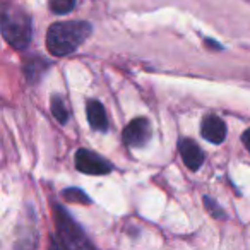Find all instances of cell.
Wrapping results in <instances>:
<instances>
[{"instance_id": "cell-10", "label": "cell", "mask_w": 250, "mask_h": 250, "mask_svg": "<svg viewBox=\"0 0 250 250\" xmlns=\"http://www.w3.org/2000/svg\"><path fill=\"white\" fill-rule=\"evenodd\" d=\"M52 113L57 118L59 124H67L69 120V110H67L65 103L60 96H52Z\"/></svg>"}, {"instance_id": "cell-12", "label": "cell", "mask_w": 250, "mask_h": 250, "mask_svg": "<svg viewBox=\"0 0 250 250\" xmlns=\"http://www.w3.org/2000/svg\"><path fill=\"white\" fill-rule=\"evenodd\" d=\"M63 197L70 202H83V204H89L91 202L89 197L83 190H79V188H69V190L63 192Z\"/></svg>"}, {"instance_id": "cell-13", "label": "cell", "mask_w": 250, "mask_h": 250, "mask_svg": "<svg viewBox=\"0 0 250 250\" xmlns=\"http://www.w3.org/2000/svg\"><path fill=\"white\" fill-rule=\"evenodd\" d=\"M204 202H206V206H208V208H209V211H211L212 214L216 216V218H223V216H225L221 211H219V206H216L214 202H212L209 197H204Z\"/></svg>"}, {"instance_id": "cell-5", "label": "cell", "mask_w": 250, "mask_h": 250, "mask_svg": "<svg viewBox=\"0 0 250 250\" xmlns=\"http://www.w3.org/2000/svg\"><path fill=\"white\" fill-rule=\"evenodd\" d=\"M124 143L130 147H143L151 137V125L146 118H134L124 129Z\"/></svg>"}, {"instance_id": "cell-1", "label": "cell", "mask_w": 250, "mask_h": 250, "mask_svg": "<svg viewBox=\"0 0 250 250\" xmlns=\"http://www.w3.org/2000/svg\"><path fill=\"white\" fill-rule=\"evenodd\" d=\"M91 31L93 26L86 21L55 22L46 33V48L55 57L70 55L89 38Z\"/></svg>"}, {"instance_id": "cell-14", "label": "cell", "mask_w": 250, "mask_h": 250, "mask_svg": "<svg viewBox=\"0 0 250 250\" xmlns=\"http://www.w3.org/2000/svg\"><path fill=\"white\" fill-rule=\"evenodd\" d=\"M242 141H243V146H245V147H247V151H249V153H250V129L243 132Z\"/></svg>"}, {"instance_id": "cell-2", "label": "cell", "mask_w": 250, "mask_h": 250, "mask_svg": "<svg viewBox=\"0 0 250 250\" xmlns=\"http://www.w3.org/2000/svg\"><path fill=\"white\" fill-rule=\"evenodd\" d=\"M0 31L16 50L26 48L31 42V18L18 5H4L0 9Z\"/></svg>"}, {"instance_id": "cell-6", "label": "cell", "mask_w": 250, "mask_h": 250, "mask_svg": "<svg viewBox=\"0 0 250 250\" xmlns=\"http://www.w3.org/2000/svg\"><path fill=\"white\" fill-rule=\"evenodd\" d=\"M201 134L212 144H221L226 137V124L216 115H208L201 124Z\"/></svg>"}, {"instance_id": "cell-4", "label": "cell", "mask_w": 250, "mask_h": 250, "mask_svg": "<svg viewBox=\"0 0 250 250\" xmlns=\"http://www.w3.org/2000/svg\"><path fill=\"white\" fill-rule=\"evenodd\" d=\"M76 168L86 175H106L111 171V165L106 160L87 149H77Z\"/></svg>"}, {"instance_id": "cell-11", "label": "cell", "mask_w": 250, "mask_h": 250, "mask_svg": "<svg viewBox=\"0 0 250 250\" xmlns=\"http://www.w3.org/2000/svg\"><path fill=\"white\" fill-rule=\"evenodd\" d=\"M77 0H50V9L55 14L62 16V14H69L74 7H76Z\"/></svg>"}, {"instance_id": "cell-7", "label": "cell", "mask_w": 250, "mask_h": 250, "mask_svg": "<svg viewBox=\"0 0 250 250\" xmlns=\"http://www.w3.org/2000/svg\"><path fill=\"white\" fill-rule=\"evenodd\" d=\"M178 151H180L185 167L190 168V170H199L201 165L204 163V153L192 139H180Z\"/></svg>"}, {"instance_id": "cell-3", "label": "cell", "mask_w": 250, "mask_h": 250, "mask_svg": "<svg viewBox=\"0 0 250 250\" xmlns=\"http://www.w3.org/2000/svg\"><path fill=\"white\" fill-rule=\"evenodd\" d=\"M55 221H57V247H84L89 245L86 242L83 229L74 223V219L63 211L60 206L55 208Z\"/></svg>"}, {"instance_id": "cell-9", "label": "cell", "mask_w": 250, "mask_h": 250, "mask_svg": "<svg viewBox=\"0 0 250 250\" xmlns=\"http://www.w3.org/2000/svg\"><path fill=\"white\" fill-rule=\"evenodd\" d=\"M46 67H48V62H45L42 57H33V59L24 65L26 76H28L29 81H36L40 76H42L43 70H45Z\"/></svg>"}, {"instance_id": "cell-8", "label": "cell", "mask_w": 250, "mask_h": 250, "mask_svg": "<svg viewBox=\"0 0 250 250\" xmlns=\"http://www.w3.org/2000/svg\"><path fill=\"white\" fill-rule=\"evenodd\" d=\"M87 122L98 132H106L108 130V118H106V111H104V106L100 103L98 100H89L87 101Z\"/></svg>"}]
</instances>
